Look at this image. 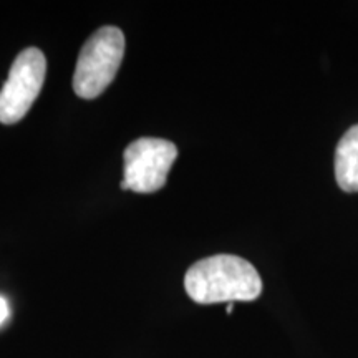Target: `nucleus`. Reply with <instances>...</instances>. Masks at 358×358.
I'll list each match as a JSON object with an SVG mask.
<instances>
[{"mask_svg":"<svg viewBox=\"0 0 358 358\" xmlns=\"http://www.w3.org/2000/svg\"><path fill=\"white\" fill-rule=\"evenodd\" d=\"M185 289L191 301L203 306L252 302L262 294V279L245 259L219 254L201 259L187 268Z\"/></svg>","mask_w":358,"mask_h":358,"instance_id":"1","label":"nucleus"},{"mask_svg":"<svg viewBox=\"0 0 358 358\" xmlns=\"http://www.w3.org/2000/svg\"><path fill=\"white\" fill-rule=\"evenodd\" d=\"M178 158L174 143L161 138H138L124 150V171L120 187L141 194L159 191Z\"/></svg>","mask_w":358,"mask_h":358,"instance_id":"3","label":"nucleus"},{"mask_svg":"<svg viewBox=\"0 0 358 358\" xmlns=\"http://www.w3.org/2000/svg\"><path fill=\"white\" fill-rule=\"evenodd\" d=\"M335 178L340 189L358 192V124L340 138L335 150Z\"/></svg>","mask_w":358,"mask_h":358,"instance_id":"5","label":"nucleus"},{"mask_svg":"<svg viewBox=\"0 0 358 358\" xmlns=\"http://www.w3.org/2000/svg\"><path fill=\"white\" fill-rule=\"evenodd\" d=\"M232 306H234V303H227V313H232Z\"/></svg>","mask_w":358,"mask_h":358,"instance_id":"7","label":"nucleus"},{"mask_svg":"<svg viewBox=\"0 0 358 358\" xmlns=\"http://www.w3.org/2000/svg\"><path fill=\"white\" fill-rule=\"evenodd\" d=\"M47 75V58L37 47L22 50L0 90V123L13 124L29 113L42 92Z\"/></svg>","mask_w":358,"mask_h":358,"instance_id":"4","label":"nucleus"},{"mask_svg":"<svg viewBox=\"0 0 358 358\" xmlns=\"http://www.w3.org/2000/svg\"><path fill=\"white\" fill-rule=\"evenodd\" d=\"M10 315V308H8V303L3 297H0V325L3 324Z\"/></svg>","mask_w":358,"mask_h":358,"instance_id":"6","label":"nucleus"},{"mask_svg":"<svg viewBox=\"0 0 358 358\" xmlns=\"http://www.w3.org/2000/svg\"><path fill=\"white\" fill-rule=\"evenodd\" d=\"M124 55V35L118 27H101L82 47L73 73V92L83 100L100 96L118 73Z\"/></svg>","mask_w":358,"mask_h":358,"instance_id":"2","label":"nucleus"}]
</instances>
